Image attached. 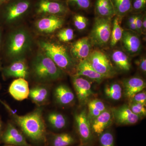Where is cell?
<instances>
[{
    "instance_id": "6da1fadb",
    "label": "cell",
    "mask_w": 146,
    "mask_h": 146,
    "mask_svg": "<svg viewBox=\"0 0 146 146\" xmlns=\"http://www.w3.org/2000/svg\"><path fill=\"white\" fill-rule=\"evenodd\" d=\"M9 112L25 137L35 143H45L46 130L42 108H38L24 115H17L13 110Z\"/></svg>"
},
{
    "instance_id": "7a4b0ae2",
    "label": "cell",
    "mask_w": 146,
    "mask_h": 146,
    "mask_svg": "<svg viewBox=\"0 0 146 146\" xmlns=\"http://www.w3.org/2000/svg\"><path fill=\"white\" fill-rule=\"evenodd\" d=\"M32 38L26 29L19 28L9 35L5 45L6 56L13 60L23 58L30 50Z\"/></svg>"
},
{
    "instance_id": "3957f363",
    "label": "cell",
    "mask_w": 146,
    "mask_h": 146,
    "mask_svg": "<svg viewBox=\"0 0 146 146\" xmlns=\"http://www.w3.org/2000/svg\"><path fill=\"white\" fill-rule=\"evenodd\" d=\"M39 45L44 54L51 58L58 68L64 72L75 75L77 65L64 46L45 41L40 42Z\"/></svg>"
},
{
    "instance_id": "277c9868",
    "label": "cell",
    "mask_w": 146,
    "mask_h": 146,
    "mask_svg": "<svg viewBox=\"0 0 146 146\" xmlns=\"http://www.w3.org/2000/svg\"><path fill=\"white\" fill-rule=\"evenodd\" d=\"M34 77L41 82H47L62 78L64 72L45 54H39L34 58L31 65Z\"/></svg>"
},
{
    "instance_id": "5b68a950",
    "label": "cell",
    "mask_w": 146,
    "mask_h": 146,
    "mask_svg": "<svg viewBox=\"0 0 146 146\" xmlns=\"http://www.w3.org/2000/svg\"><path fill=\"white\" fill-rule=\"evenodd\" d=\"M35 0H10L0 7V20L6 24L20 21L33 12Z\"/></svg>"
},
{
    "instance_id": "8992f818",
    "label": "cell",
    "mask_w": 146,
    "mask_h": 146,
    "mask_svg": "<svg viewBox=\"0 0 146 146\" xmlns=\"http://www.w3.org/2000/svg\"><path fill=\"white\" fill-rule=\"evenodd\" d=\"M33 12L38 16H65L70 12L67 3L63 0H35Z\"/></svg>"
},
{
    "instance_id": "52a82bcc",
    "label": "cell",
    "mask_w": 146,
    "mask_h": 146,
    "mask_svg": "<svg viewBox=\"0 0 146 146\" xmlns=\"http://www.w3.org/2000/svg\"><path fill=\"white\" fill-rule=\"evenodd\" d=\"M74 119L80 144L88 146H93L96 136L92 131L91 122L86 110H82L76 113Z\"/></svg>"
},
{
    "instance_id": "ba28073f",
    "label": "cell",
    "mask_w": 146,
    "mask_h": 146,
    "mask_svg": "<svg viewBox=\"0 0 146 146\" xmlns=\"http://www.w3.org/2000/svg\"><path fill=\"white\" fill-rule=\"evenodd\" d=\"M111 19L100 16L96 18L90 35L91 42L100 46L108 44L112 31Z\"/></svg>"
},
{
    "instance_id": "9c48e42d",
    "label": "cell",
    "mask_w": 146,
    "mask_h": 146,
    "mask_svg": "<svg viewBox=\"0 0 146 146\" xmlns=\"http://www.w3.org/2000/svg\"><path fill=\"white\" fill-rule=\"evenodd\" d=\"M86 59L95 71L106 78L112 77L115 74L114 68L109 58L101 51H93Z\"/></svg>"
},
{
    "instance_id": "30bf717a",
    "label": "cell",
    "mask_w": 146,
    "mask_h": 146,
    "mask_svg": "<svg viewBox=\"0 0 146 146\" xmlns=\"http://www.w3.org/2000/svg\"><path fill=\"white\" fill-rule=\"evenodd\" d=\"M0 140L5 143L15 146H33L27 142L26 138L11 123H8L5 130L3 131Z\"/></svg>"
},
{
    "instance_id": "8fae6325",
    "label": "cell",
    "mask_w": 146,
    "mask_h": 146,
    "mask_svg": "<svg viewBox=\"0 0 146 146\" xmlns=\"http://www.w3.org/2000/svg\"><path fill=\"white\" fill-rule=\"evenodd\" d=\"M113 120L118 125H128L135 124L141 118L131 110L127 105L111 109Z\"/></svg>"
},
{
    "instance_id": "7c38bea8",
    "label": "cell",
    "mask_w": 146,
    "mask_h": 146,
    "mask_svg": "<svg viewBox=\"0 0 146 146\" xmlns=\"http://www.w3.org/2000/svg\"><path fill=\"white\" fill-rule=\"evenodd\" d=\"M73 84L80 103L82 105L87 104L90 98L94 95L91 83L81 76H75Z\"/></svg>"
},
{
    "instance_id": "4fadbf2b",
    "label": "cell",
    "mask_w": 146,
    "mask_h": 146,
    "mask_svg": "<svg viewBox=\"0 0 146 146\" xmlns=\"http://www.w3.org/2000/svg\"><path fill=\"white\" fill-rule=\"evenodd\" d=\"M63 23L64 20L61 16H42L36 21L35 26L40 32L49 34L61 28Z\"/></svg>"
},
{
    "instance_id": "5bb4252c",
    "label": "cell",
    "mask_w": 146,
    "mask_h": 146,
    "mask_svg": "<svg viewBox=\"0 0 146 146\" xmlns=\"http://www.w3.org/2000/svg\"><path fill=\"white\" fill-rule=\"evenodd\" d=\"M3 74L5 77L26 79L29 74V68L23 58L14 60L10 65L3 69Z\"/></svg>"
},
{
    "instance_id": "9a60e30c",
    "label": "cell",
    "mask_w": 146,
    "mask_h": 146,
    "mask_svg": "<svg viewBox=\"0 0 146 146\" xmlns=\"http://www.w3.org/2000/svg\"><path fill=\"white\" fill-rule=\"evenodd\" d=\"M114 122L111 109L107 108L91 122L92 131L95 136H98L108 129Z\"/></svg>"
},
{
    "instance_id": "2e32d148",
    "label": "cell",
    "mask_w": 146,
    "mask_h": 146,
    "mask_svg": "<svg viewBox=\"0 0 146 146\" xmlns=\"http://www.w3.org/2000/svg\"><path fill=\"white\" fill-rule=\"evenodd\" d=\"M121 41L123 48L131 55L137 54L141 51V39L134 32L124 30Z\"/></svg>"
},
{
    "instance_id": "e0dca14e",
    "label": "cell",
    "mask_w": 146,
    "mask_h": 146,
    "mask_svg": "<svg viewBox=\"0 0 146 146\" xmlns=\"http://www.w3.org/2000/svg\"><path fill=\"white\" fill-rule=\"evenodd\" d=\"M30 89L25 79L19 78L12 82L9 88V92L14 99L22 101L28 98Z\"/></svg>"
},
{
    "instance_id": "ac0fdd59",
    "label": "cell",
    "mask_w": 146,
    "mask_h": 146,
    "mask_svg": "<svg viewBox=\"0 0 146 146\" xmlns=\"http://www.w3.org/2000/svg\"><path fill=\"white\" fill-rule=\"evenodd\" d=\"M91 42L88 37H82L76 41L71 48L73 57L80 61L87 59L91 52Z\"/></svg>"
},
{
    "instance_id": "d6986e66",
    "label": "cell",
    "mask_w": 146,
    "mask_h": 146,
    "mask_svg": "<svg viewBox=\"0 0 146 146\" xmlns=\"http://www.w3.org/2000/svg\"><path fill=\"white\" fill-rule=\"evenodd\" d=\"M146 85L145 82L140 78L135 77L125 80L123 81L125 96L129 100L137 93L143 91Z\"/></svg>"
},
{
    "instance_id": "ffe728a7",
    "label": "cell",
    "mask_w": 146,
    "mask_h": 146,
    "mask_svg": "<svg viewBox=\"0 0 146 146\" xmlns=\"http://www.w3.org/2000/svg\"><path fill=\"white\" fill-rule=\"evenodd\" d=\"M56 102L62 106H67L75 101L74 94L70 88L65 84H60L56 87L54 92Z\"/></svg>"
},
{
    "instance_id": "44dd1931",
    "label": "cell",
    "mask_w": 146,
    "mask_h": 146,
    "mask_svg": "<svg viewBox=\"0 0 146 146\" xmlns=\"http://www.w3.org/2000/svg\"><path fill=\"white\" fill-rule=\"evenodd\" d=\"M75 76H83L98 82H100L104 79L106 78L104 76L95 71L87 59L80 61L77 65L76 73Z\"/></svg>"
},
{
    "instance_id": "7402d4cb",
    "label": "cell",
    "mask_w": 146,
    "mask_h": 146,
    "mask_svg": "<svg viewBox=\"0 0 146 146\" xmlns=\"http://www.w3.org/2000/svg\"><path fill=\"white\" fill-rule=\"evenodd\" d=\"M78 142V138L69 133H52L49 139L50 146H71Z\"/></svg>"
},
{
    "instance_id": "603a6c76",
    "label": "cell",
    "mask_w": 146,
    "mask_h": 146,
    "mask_svg": "<svg viewBox=\"0 0 146 146\" xmlns=\"http://www.w3.org/2000/svg\"><path fill=\"white\" fill-rule=\"evenodd\" d=\"M31 100L41 106L46 104L48 100L49 91L46 86L39 85L30 89L29 96Z\"/></svg>"
},
{
    "instance_id": "cb8c5ba5",
    "label": "cell",
    "mask_w": 146,
    "mask_h": 146,
    "mask_svg": "<svg viewBox=\"0 0 146 146\" xmlns=\"http://www.w3.org/2000/svg\"><path fill=\"white\" fill-rule=\"evenodd\" d=\"M47 121L52 129L59 131L66 127L68 120L65 115L57 112H50L47 116Z\"/></svg>"
},
{
    "instance_id": "d4e9b609",
    "label": "cell",
    "mask_w": 146,
    "mask_h": 146,
    "mask_svg": "<svg viewBox=\"0 0 146 146\" xmlns=\"http://www.w3.org/2000/svg\"><path fill=\"white\" fill-rule=\"evenodd\" d=\"M95 10L100 17L112 18L115 16L110 0H97Z\"/></svg>"
},
{
    "instance_id": "484cf974",
    "label": "cell",
    "mask_w": 146,
    "mask_h": 146,
    "mask_svg": "<svg viewBox=\"0 0 146 146\" xmlns=\"http://www.w3.org/2000/svg\"><path fill=\"white\" fill-rule=\"evenodd\" d=\"M88 115L90 122L107 109L104 103L98 99L90 100L87 103Z\"/></svg>"
},
{
    "instance_id": "4316f807",
    "label": "cell",
    "mask_w": 146,
    "mask_h": 146,
    "mask_svg": "<svg viewBox=\"0 0 146 146\" xmlns=\"http://www.w3.org/2000/svg\"><path fill=\"white\" fill-rule=\"evenodd\" d=\"M112 61L120 70L129 71L130 70L131 65L129 58L125 53L120 50H116L111 55Z\"/></svg>"
},
{
    "instance_id": "83f0119b",
    "label": "cell",
    "mask_w": 146,
    "mask_h": 146,
    "mask_svg": "<svg viewBox=\"0 0 146 146\" xmlns=\"http://www.w3.org/2000/svg\"><path fill=\"white\" fill-rule=\"evenodd\" d=\"M116 16L123 18L131 10V0H110Z\"/></svg>"
},
{
    "instance_id": "f1b7e54d",
    "label": "cell",
    "mask_w": 146,
    "mask_h": 146,
    "mask_svg": "<svg viewBox=\"0 0 146 146\" xmlns=\"http://www.w3.org/2000/svg\"><path fill=\"white\" fill-rule=\"evenodd\" d=\"M122 18L116 16L113 21L110 39V45L112 47L115 46L121 39L124 31L121 25Z\"/></svg>"
},
{
    "instance_id": "f546056e",
    "label": "cell",
    "mask_w": 146,
    "mask_h": 146,
    "mask_svg": "<svg viewBox=\"0 0 146 146\" xmlns=\"http://www.w3.org/2000/svg\"><path fill=\"white\" fill-rule=\"evenodd\" d=\"M104 92L106 97L112 100H119L122 96V88L118 83H113L106 85Z\"/></svg>"
},
{
    "instance_id": "4dcf8cb0",
    "label": "cell",
    "mask_w": 146,
    "mask_h": 146,
    "mask_svg": "<svg viewBox=\"0 0 146 146\" xmlns=\"http://www.w3.org/2000/svg\"><path fill=\"white\" fill-rule=\"evenodd\" d=\"M98 137L100 146H115V138L111 131L106 129Z\"/></svg>"
},
{
    "instance_id": "1f68e13d",
    "label": "cell",
    "mask_w": 146,
    "mask_h": 146,
    "mask_svg": "<svg viewBox=\"0 0 146 146\" xmlns=\"http://www.w3.org/2000/svg\"><path fill=\"white\" fill-rule=\"evenodd\" d=\"M128 106L131 110L141 118L146 115V106L138 103L129 102Z\"/></svg>"
},
{
    "instance_id": "d6a6232c",
    "label": "cell",
    "mask_w": 146,
    "mask_h": 146,
    "mask_svg": "<svg viewBox=\"0 0 146 146\" xmlns=\"http://www.w3.org/2000/svg\"><path fill=\"white\" fill-rule=\"evenodd\" d=\"M60 41L63 42H68L74 38V30L71 28H65L61 30L57 35Z\"/></svg>"
},
{
    "instance_id": "836d02e7",
    "label": "cell",
    "mask_w": 146,
    "mask_h": 146,
    "mask_svg": "<svg viewBox=\"0 0 146 146\" xmlns=\"http://www.w3.org/2000/svg\"><path fill=\"white\" fill-rule=\"evenodd\" d=\"M74 25L78 30H83L87 27L88 20L87 18L80 14H76L73 18Z\"/></svg>"
},
{
    "instance_id": "e575fe53",
    "label": "cell",
    "mask_w": 146,
    "mask_h": 146,
    "mask_svg": "<svg viewBox=\"0 0 146 146\" xmlns=\"http://www.w3.org/2000/svg\"><path fill=\"white\" fill-rule=\"evenodd\" d=\"M67 4H71L80 9L87 10L91 5V0H65Z\"/></svg>"
},
{
    "instance_id": "d590c367",
    "label": "cell",
    "mask_w": 146,
    "mask_h": 146,
    "mask_svg": "<svg viewBox=\"0 0 146 146\" xmlns=\"http://www.w3.org/2000/svg\"><path fill=\"white\" fill-rule=\"evenodd\" d=\"M129 102L138 103L146 106V93L145 91L139 92L129 100Z\"/></svg>"
},
{
    "instance_id": "8d00e7d4",
    "label": "cell",
    "mask_w": 146,
    "mask_h": 146,
    "mask_svg": "<svg viewBox=\"0 0 146 146\" xmlns=\"http://www.w3.org/2000/svg\"><path fill=\"white\" fill-rule=\"evenodd\" d=\"M131 10L140 11L145 7L146 0H131Z\"/></svg>"
},
{
    "instance_id": "74e56055",
    "label": "cell",
    "mask_w": 146,
    "mask_h": 146,
    "mask_svg": "<svg viewBox=\"0 0 146 146\" xmlns=\"http://www.w3.org/2000/svg\"><path fill=\"white\" fill-rule=\"evenodd\" d=\"M143 16L141 14L135 15V23H136L137 33L138 34H142V21Z\"/></svg>"
},
{
    "instance_id": "f35d334b",
    "label": "cell",
    "mask_w": 146,
    "mask_h": 146,
    "mask_svg": "<svg viewBox=\"0 0 146 146\" xmlns=\"http://www.w3.org/2000/svg\"><path fill=\"white\" fill-rule=\"evenodd\" d=\"M135 15L130 16L127 20V25L130 31L137 32L136 23H135Z\"/></svg>"
},
{
    "instance_id": "ab89813d",
    "label": "cell",
    "mask_w": 146,
    "mask_h": 146,
    "mask_svg": "<svg viewBox=\"0 0 146 146\" xmlns=\"http://www.w3.org/2000/svg\"><path fill=\"white\" fill-rule=\"evenodd\" d=\"M137 65L141 71L144 73L146 72V59L145 57L137 61Z\"/></svg>"
},
{
    "instance_id": "60d3db41",
    "label": "cell",
    "mask_w": 146,
    "mask_h": 146,
    "mask_svg": "<svg viewBox=\"0 0 146 146\" xmlns=\"http://www.w3.org/2000/svg\"><path fill=\"white\" fill-rule=\"evenodd\" d=\"M146 30V18L145 16H143L142 21V33L145 34Z\"/></svg>"
},
{
    "instance_id": "b9f144b4",
    "label": "cell",
    "mask_w": 146,
    "mask_h": 146,
    "mask_svg": "<svg viewBox=\"0 0 146 146\" xmlns=\"http://www.w3.org/2000/svg\"><path fill=\"white\" fill-rule=\"evenodd\" d=\"M0 103H1L5 107V108H6L8 110L10 108V106H9L8 105L6 104L4 102H3L1 100V99H0Z\"/></svg>"
},
{
    "instance_id": "7bdbcfd3",
    "label": "cell",
    "mask_w": 146,
    "mask_h": 146,
    "mask_svg": "<svg viewBox=\"0 0 146 146\" xmlns=\"http://www.w3.org/2000/svg\"><path fill=\"white\" fill-rule=\"evenodd\" d=\"M9 1L10 0H0V7L3 5L4 4Z\"/></svg>"
},
{
    "instance_id": "ee69618b",
    "label": "cell",
    "mask_w": 146,
    "mask_h": 146,
    "mask_svg": "<svg viewBox=\"0 0 146 146\" xmlns=\"http://www.w3.org/2000/svg\"><path fill=\"white\" fill-rule=\"evenodd\" d=\"M2 132V123L1 121V119H0V136H1V134Z\"/></svg>"
},
{
    "instance_id": "f6af8a7d",
    "label": "cell",
    "mask_w": 146,
    "mask_h": 146,
    "mask_svg": "<svg viewBox=\"0 0 146 146\" xmlns=\"http://www.w3.org/2000/svg\"><path fill=\"white\" fill-rule=\"evenodd\" d=\"M1 31L0 30V46H1Z\"/></svg>"
},
{
    "instance_id": "bcb514c9",
    "label": "cell",
    "mask_w": 146,
    "mask_h": 146,
    "mask_svg": "<svg viewBox=\"0 0 146 146\" xmlns=\"http://www.w3.org/2000/svg\"><path fill=\"white\" fill-rule=\"evenodd\" d=\"M75 146H88L85 145H82V144H78V145H77Z\"/></svg>"
},
{
    "instance_id": "7dc6e473",
    "label": "cell",
    "mask_w": 146,
    "mask_h": 146,
    "mask_svg": "<svg viewBox=\"0 0 146 146\" xmlns=\"http://www.w3.org/2000/svg\"><path fill=\"white\" fill-rule=\"evenodd\" d=\"M1 70V62L0 61V70Z\"/></svg>"
},
{
    "instance_id": "c3c4849f",
    "label": "cell",
    "mask_w": 146,
    "mask_h": 146,
    "mask_svg": "<svg viewBox=\"0 0 146 146\" xmlns=\"http://www.w3.org/2000/svg\"><path fill=\"white\" fill-rule=\"evenodd\" d=\"M7 146H15L14 145H11Z\"/></svg>"
}]
</instances>
